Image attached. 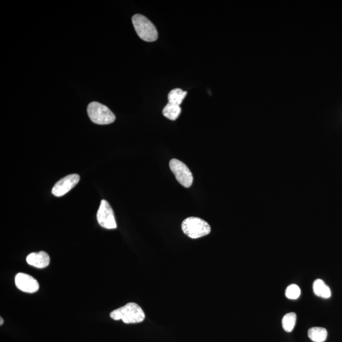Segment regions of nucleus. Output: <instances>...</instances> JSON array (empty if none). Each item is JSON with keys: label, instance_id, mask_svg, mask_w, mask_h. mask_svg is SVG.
Returning a JSON list of instances; mask_svg holds the SVG:
<instances>
[{"label": "nucleus", "instance_id": "obj_10", "mask_svg": "<svg viewBox=\"0 0 342 342\" xmlns=\"http://www.w3.org/2000/svg\"><path fill=\"white\" fill-rule=\"evenodd\" d=\"M313 290L316 295L323 298V299H329L331 297V293L330 289L325 283V282L322 279H316L314 282Z\"/></svg>", "mask_w": 342, "mask_h": 342}, {"label": "nucleus", "instance_id": "obj_1", "mask_svg": "<svg viewBox=\"0 0 342 342\" xmlns=\"http://www.w3.org/2000/svg\"><path fill=\"white\" fill-rule=\"evenodd\" d=\"M110 316L113 320H122L126 324L141 323L145 319V314L141 307L134 302L128 303L113 310Z\"/></svg>", "mask_w": 342, "mask_h": 342}, {"label": "nucleus", "instance_id": "obj_16", "mask_svg": "<svg viewBox=\"0 0 342 342\" xmlns=\"http://www.w3.org/2000/svg\"><path fill=\"white\" fill-rule=\"evenodd\" d=\"M0 321H1V322H0V325H2L4 323V319H3L2 317L0 318Z\"/></svg>", "mask_w": 342, "mask_h": 342}, {"label": "nucleus", "instance_id": "obj_4", "mask_svg": "<svg viewBox=\"0 0 342 342\" xmlns=\"http://www.w3.org/2000/svg\"><path fill=\"white\" fill-rule=\"evenodd\" d=\"M88 114L91 121L100 125H107L116 121V116L107 106L97 102L90 103L88 106Z\"/></svg>", "mask_w": 342, "mask_h": 342}, {"label": "nucleus", "instance_id": "obj_9", "mask_svg": "<svg viewBox=\"0 0 342 342\" xmlns=\"http://www.w3.org/2000/svg\"><path fill=\"white\" fill-rule=\"evenodd\" d=\"M26 261L30 266L37 268H45L50 264V258L47 253L41 251L39 252L31 253L26 258Z\"/></svg>", "mask_w": 342, "mask_h": 342}, {"label": "nucleus", "instance_id": "obj_3", "mask_svg": "<svg viewBox=\"0 0 342 342\" xmlns=\"http://www.w3.org/2000/svg\"><path fill=\"white\" fill-rule=\"evenodd\" d=\"M132 22L137 34L141 40L148 42H153L157 40L158 32L156 27L144 15H134L132 18Z\"/></svg>", "mask_w": 342, "mask_h": 342}, {"label": "nucleus", "instance_id": "obj_2", "mask_svg": "<svg viewBox=\"0 0 342 342\" xmlns=\"http://www.w3.org/2000/svg\"><path fill=\"white\" fill-rule=\"evenodd\" d=\"M181 228L184 233L192 239L205 237L211 232L208 222L199 217H190L184 220Z\"/></svg>", "mask_w": 342, "mask_h": 342}, {"label": "nucleus", "instance_id": "obj_5", "mask_svg": "<svg viewBox=\"0 0 342 342\" xmlns=\"http://www.w3.org/2000/svg\"><path fill=\"white\" fill-rule=\"evenodd\" d=\"M169 167L176 180L185 188H190L192 185L193 177L192 173L187 165L178 159L170 160Z\"/></svg>", "mask_w": 342, "mask_h": 342}, {"label": "nucleus", "instance_id": "obj_7", "mask_svg": "<svg viewBox=\"0 0 342 342\" xmlns=\"http://www.w3.org/2000/svg\"><path fill=\"white\" fill-rule=\"evenodd\" d=\"M79 176L76 174L67 176L54 185L51 193L55 196H64L74 188L79 182Z\"/></svg>", "mask_w": 342, "mask_h": 342}, {"label": "nucleus", "instance_id": "obj_12", "mask_svg": "<svg viewBox=\"0 0 342 342\" xmlns=\"http://www.w3.org/2000/svg\"><path fill=\"white\" fill-rule=\"evenodd\" d=\"M186 95H187V92L180 89V88L174 89L170 91L169 95H168L169 103H172L174 105L180 106Z\"/></svg>", "mask_w": 342, "mask_h": 342}, {"label": "nucleus", "instance_id": "obj_14", "mask_svg": "<svg viewBox=\"0 0 342 342\" xmlns=\"http://www.w3.org/2000/svg\"><path fill=\"white\" fill-rule=\"evenodd\" d=\"M297 315L294 312H290L284 315L282 320V326L287 332H291L296 324Z\"/></svg>", "mask_w": 342, "mask_h": 342}, {"label": "nucleus", "instance_id": "obj_11", "mask_svg": "<svg viewBox=\"0 0 342 342\" xmlns=\"http://www.w3.org/2000/svg\"><path fill=\"white\" fill-rule=\"evenodd\" d=\"M328 332L325 328L313 327L308 331V336L314 342H324L327 338Z\"/></svg>", "mask_w": 342, "mask_h": 342}, {"label": "nucleus", "instance_id": "obj_15", "mask_svg": "<svg viewBox=\"0 0 342 342\" xmlns=\"http://www.w3.org/2000/svg\"><path fill=\"white\" fill-rule=\"evenodd\" d=\"M300 293L301 292H300L299 287L294 284L287 287L286 292H285V295L288 299L295 300L300 297Z\"/></svg>", "mask_w": 342, "mask_h": 342}, {"label": "nucleus", "instance_id": "obj_13", "mask_svg": "<svg viewBox=\"0 0 342 342\" xmlns=\"http://www.w3.org/2000/svg\"><path fill=\"white\" fill-rule=\"evenodd\" d=\"M163 115L170 120L175 121L178 118L181 113L180 106L168 103L162 111Z\"/></svg>", "mask_w": 342, "mask_h": 342}, {"label": "nucleus", "instance_id": "obj_6", "mask_svg": "<svg viewBox=\"0 0 342 342\" xmlns=\"http://www.w3.org/2000/svg\"><path fill=\"white\" fill-rule=\"evenodd\" d=\"M97 220L101 226L108 230L117 228L115 216L112 207L107 201L102 200L97 212Z\"/></svg>", "mask_w": 342, "mask_h": 342}, {"label": "nucleus", "instance_id": "obj_8", "mask_svg": "<svg viewBox=\"0 0 342 342\" xmlns=\"http://www.w3.org/2000/svg\"><path fill=\"white\" fill-rule=\"evenodd\" d=\"M15 283L18 289L25 293H35L40 289V284L36 279L28 274L19 273L15 277Z\"/></svg>", "mask_w": 342, "mask_h": 342}]
</instances>
